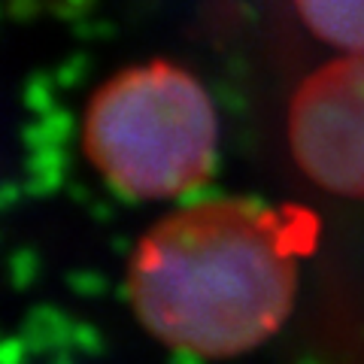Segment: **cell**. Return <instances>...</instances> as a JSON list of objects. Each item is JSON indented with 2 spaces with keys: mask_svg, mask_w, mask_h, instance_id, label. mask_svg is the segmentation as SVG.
Instances as JSON below:
<instances>
[{
  "mask_svg": "<svg viewBox=\"0 0 364 364\" xmlns=\"http://www.w3.org/2000/svg\"><path fill=\"white\" fill-rule=\"evenodd\" d=\"M306 215L252 198L182 203L136 243L128 298L161 343L237 358L282 328L298 291Z\"/></svg>",
  "mask_w": 364,
  "mask_h": 364,
  "instance_id": "cell-1",
  "label": "cell"
},
{
  "mask_svg": "<svg viewBox=\"0 0 364 364\" xmlns=\"http://www.w3.org/2000/svg\"><path fill=\"white\" fill-rule=\"evenodd\" d=\"M82 149L134 200H176L213 176L219 119L186 67L149 61L109 76L85 107Z\"/></svg>",
  "mask_w": 364,
  "mask_h": 364,
  "instance_id": "cell-2",
  "label": "cell"
},
{
  "mask_svg": "<svg viewBox=\"0 0 364 364\" xmlns=\"http://www.w3.org/2000/svg\"><path fill=\"white\" fill-rule=\"evenodd\" d=\"M289 149L328 195L364 200V55H340L294 88Z\"/></svg>",
  "mask_w": 364,
  "mask_h": 364,
  "instance_id": "cell-3",
  "label": "cell"
},
{
  "mask_svg": "<svg viewBox=\"0 0 364 364\" xmlns=\"http://www.w3.org/2000/svg\"><path fill=\"white\" fill-rule=\"evenodd\" d=\"M294 9L322 43L364 55V0H294Z\"/></svg>",
  "mask_w": 364,
  "mask_h": 364,
  "instance_id": "cell-4",
  "label": "cell"
}]
</instances>
